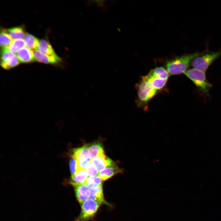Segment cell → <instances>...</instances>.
<instances>
[{
  "label": "cell",
  "mask_w": 221,
  "mask_h": 221,
  "mask_svg": "<svg viewBox=\"0 0 221 221\" xmlns=\"http://www.w3.org/2000/svg\"><path fill=\"white\" fill-rule=\"evenodd\" d=\"M89 176H95L98 175L99 170L91 162L87 165L85 168Z\"/></svg>",
  "instance_id": "24"
},
{
  "label": "cell",
  "mask_w": 221,
  "mask_h": 221,
  "mask_svg": "<svg viewBox=\"0 0 221 221\" xmlns=\"http://www.w3.org/2000/svg\"><path fill=\"white\" fill-rule=\"evenodd\" d=\"M24 40L25 47L33 51L38 49L40 41L36 37L28 34L24 37Z\"/></svg>",
  "instance_id": "18"
},
{
  "label": "cell",
  "mask_w": 221,
  "mask_h": 221,
  "mask_svg": "<svg viewBox=\"0 0 221 221\" xmlns=\"http://www.w3.org/2000/svg\"><path fill=\"white\" fill-rule=\"evenodd\" d=\"M149 75L162 79L168 80L170 74L167 70L162 67H158L151 70Z\"/></svg>",
  "instance_id": "19"
},
{
  "label": "cell",
  "mask_w": 221,
  "mask_h": 221,
  "mask_svg": "<svg viewBox=\"0 0 221 221\" xmlns=\"http://www.w3.org/2000/svg\"><path fill=\"white\" fill-rule=\"evenodd\" d=\"M20 62L17 55L10 52L8 48H2L1 65L3 69H10L18 65Z\"/></svg>",
  "instance_id": "7"
},
{
  "label": "cell",
  "mask_w": 221,
  "mask_h": 221,
  "mask_svg": "<svg viewBox=\"0 0 221 221\" xmlns=\"http://www.w3.org/2000/svg\"><path fill=\"white\" fill-rule=\"evenodd\" d=\"M101 204L88 198L81 204V210L75 221H88L93 219Z\"/></svg>",
  "instance_id": "4"
},
{
  "label": "cell",
  "mask_w": 221,
  "mask_h": 221,
  "mask_svg": "<svg viewBox=\"0 0 221 221\" xmlns=\"http://www.w3.org/2000/svg\"><path fill=\"white\" fill-rule=\"evenodd\" d=\"M35 60L46 64H58L61 61V59L57 57L50 56L41 52L38 49L33 51Z\"/></svg>",
  "instance_id": "9"
},
{
  "label": "cell",
  "mask_w": 221,
  "mask_h": 221,
  "mask_svg": "<svg viewBox=\"0 0 221 221\" xmlns=\"http://www.w3.org/2000/svg\"><path fill=\"white\" fill-rule=\"evenodd\" d=\"M20 62L28 63L35 60L33 51L24 47L19 50L16 53Z\"/></svg>",
  "instance_id": "15"
},
{
  "label": "cell",
  "mask_w": 221,
  "mask_h": 221,
  "mask_svg": "<svg viewBox=\"0 0 221 221\" xmlns=\"http://www.w3.org/2000/svg\"><path fill=\"white\" fill-rule=\"evenodd\" d=\"M103 181L98 176L92 177L89 176L87 177L85 184L88 188H93L103 185Z\"/></svg>",
  "instance_id": "23"
},
{
  "label": "cell",
  "mask_w": 221,
  "mask_h": 221,
  "mask_svg": "<svg viewBox=\"0 0 221 221\" xmlns=\"http://www.w3.org/2000/svg\"><path fill=\"white\" fill-rule=\"evenodd\" d=\"M91 162L100 171L111 165L114 162L104 154H100L92 159Z\"/></svg>",
  "instance_id": "11"
},
{
  "label": "cell",
  "mask_w": 221,
  "mask_h": 221,
  "mask_svg": "<svg viewBox=\"0 0 221 221\" xmlns=\"http://www.w3.org/2000/svg\"><path fill=\"white\" fill-rule=\"evenodd\" d=\"M123 172V169L120 168L114 162L111 165L99 171L97 176L104 181L116 174L122 173Z\"/></svg>",
  "instance_id": "8"
},
{
  "label": "cell",
  "mask_w": 221,
  "mask_h": 221,
  "mask_svg": "<svg viewBox=\"0 0 221 221\" xmlns=\"http://www.w3.org/2000/svg\"><path fill=\"white\" fill-rule=\"evenodd\" d=\"M7 31L13 40L22 39L25 36L24 29L21 27H16L10 28Z\"/></svg>",
  "instance_id": "20"
},
{
  "label": "cell",
  "mask_w": 221,
  "mask_h": 221,
  "mask_svg": "<svg viewBox=\"0 0 221 221\" xmlns=\"http://www.w3.org/2000/svg\"><path fill=\"white\" fill-rule=\"evenodd\" d=\"M71 158L69 161V167L71 175L73 174L78 169L77 162L74 157L71 156Z\"/></svg>",
  "instance_id": "25"
},
{
  "label": "cell",
  "mask_w": 221,
  "mask_h": 221,
  "mask_svg": "<svg viewBox=\"0 0 221 221\" xmlns=\"http://www.w3.org/2000/svg\"><path fill=\"white\" fill-rule=\"evenodd\" d=\"M143 76L153 88L158 91H162L166 86L167 80L156 77L148 74Z\"/></svg>",
  "instance_id": "13"
},
{
  "label": "cell",
  "mask_w": 221,
  "mask_h": 221,
  "mask_svg": "<svg viewBox=\"0 0 221 221\" xmlns=\"http://www.w3.org/2000/svg\"><path fill=\"white\" fill-rule=\"evenodd\" d=\"M71 156L75 157L77 162L78 169H85L92 159L88 146L86 145L73 149L72 150Z\"/></svg>",
  "instance_id": "6"
},
{
  "label": "cell",
  "mask_w": 221,
  "mask_h": 221,
  "mask_svg": "<svg viewBox=\"0 0 221 221\" xmlns=\"http://www.w3.org/2000/svg\"><path fill=\"white\" fill-rule=\"evenodd\" d=\"M88 198L92 199L101 204L109 205L104 197L103 185L93 188H88Z\"/></svg>",
  "instance_id": "10"
},
{
  "label": "cell",
  "mask_w": 221,
  "mask_h": 221,
  "mask_svg": "<svg viewBox=\"0 0 221 221\" xmlns=\"http://www.w3.org/2000/svg\"><path fill=\"white\" fill-rule=\"evenodd\" d=\"M204 53L205 52L185 54L168 60L165 63L166 70L170 75L184 73L194 58Z\"/></svg>",
  "instance_id": "1"
},
{
  "label": "cell",
  "mask_w": 221,
  "mask_h": 221,
  "mask_svg": "<svg viewBox=\"0 0 221 221\" xmlns=\"http://www.w3.org/2000/svg\"><path fill=\"white\" fill-rule=\"evenodd\" d=\"M0 46L1 47L8 48L13 39L5 29H2L0 33Z\"/></svg>",
  "instance_id": "22"
},
{
  "label": "cell",
  "mask_w": 221,
  "mask_h": 221,
  "mask_svg": "<svg viewBox=\"0 0 221 221\" xmlns=\"http://www.w3.org/2000/svg\"><path fill=\"white\" fill-rule=\"evenodd\" d=\"M135 88L138 94L135 101L137 105L143 110L147 111L149 102L159 91L153 88L143 76L140 81L136 84Z\"/></svg>",
  "instance_id": "2"
},
{
  "label": "cell",
  "mask_w": 221,
  "mask_h": 221,
  "mask_svg": "<svg viewBox=\"0 0 221 221\" xmlns=\"http://www.w3.org/2000/svg\"><path fill=\"white\" fill-rule=\"evenodd\" d=\"M25 46V41L23 39L13 40L8 48L13 53H17L19 50Z\"/></svg>",
  "instance_id": "21"
},
{
  "label": "cell",
  "mask_w": 221,
  "mask_h": 221,
  "mask_svg": "<svg viewBox=\"0 0 221 221\" xmlns=\"http://www.w3.org/2000/svg\"><path fill=\"white\" fill-rule=\"evenodd\" d=\"M38 49L47 56L55 57L58 56L55 53L49 42L45 40H41L40 41Z\"/></svg>",
  "instance_id": "16"
},
{
  "label": "cell",
  "mask_w": 221,
  "mask_h": 221,
  "mask_svg": "<svg viewBox=\"0 0 221 221\" xmlns=\"http://www.w3.org/2000/svg\"><path fill=\"white\" fill-rule=\"evenodd\" d=\"M72 186L74 187L76 197L80 204H81L88 199V188L85 183Z\"/></svg>",
  "instance_id": "14"
},
{
  "label": "cell",
  "mask_w": 221,
  "mask_h": 221,
  "mask_svg": "<svg viewBox=\"0 0 221 221\" xmlns=\"http://www.w3.org/2000/svg\"><path fill=\"white\" fill-rule=\"evenodd\" d=\"M184 74L202 92L208 93L212 85L207 80L205 72L193 68L188 70Z\"/></svg>",
  "instance_id": "3"
},
{
  "label": "cell",
  "mask_w": 221,
  "mask_h": 221,
  "mask_svg": "<svg viewBox=\"0 0 221 221\" xmlns=\"http://www.w3.org/2000/svg\"><path fill=\"white\" fill-rule=\"evenodd\" d=\"M221 56V51L205 53L194 58L191 64L193 68L205 72L212 63Z\"/></svg>",
  "instance_id": "5"
},
{
  "label": "cell",
  "mask_w": 221,
  "mask_h": 221,
  "mask_svg": "<svg viewBox=\"0 0 221 221\" xmlns=\"http://www.w3.org/2000/svg\"><path fill=\"white\" fill-rule=\"evenodd\" d=\"M89 150L91 159L98 155L104 153L102 144L99 141L87 144Z\"/></svg>",
  "instance_id": "17"
},
{
  "label": "cell",
  "mask_w": 221,
  "mask_h": 221,
  "mask_svg": "<svg viewBox=\"0 0 221 221\" xmlns=\"http://www.w3.org/2000/svg\"><path fill=\"white\" fill-rule=\"evenodd\" d=\"M88 176L85 169H78L71 175L70 184L73 186L85 184Z\"/></svg>",
  "instance_id": "12"
}]
</instances>
